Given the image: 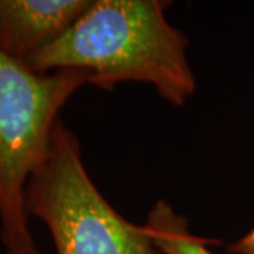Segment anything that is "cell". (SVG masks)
Instances as JSON below:
<instances>
[{
  "label": "cell",
  "mask_w": 254,
  "mask_h": 254,
  "mask_svg": "<svg viewBox=\"0 0 254 254\" xmlns=\"http://www.w3.org/2000/svg\"><path fill=\"white\" fill-rule=\"evenodd\" d=\"M83 85L85 71L34 72L0 51V239L7 254H41L28 226L26 188L60 110Z\"/></svg>",
  "instance_id": "2"
},
{
  "label": "cell",
  "mask_w": 254,
  "mask_h": 254,
  "mask_svg": "<svg viewBox=\"0 0 254 254\" xmlns=\"http://www.w3.org/2000/svg\"><path fill=\"white\" fill-rule=\"evenodd\" d=\"M91 0H0V51L26 64L88 9Z\"/></svg>",
  "instance_id": "4"
},
{
  "label": "cell",
  "mask_w": 254,
  "mask_h": 254,
  "mask_svg": "<svg viewBox=\"0 0 254 254\" xmlns=\"http://www.w3.org/2000/svg\"><path fill=\"white\" fill-rule=\"evenodd\" d=\"M170 1L91 0L68 30L26 61L40 73L79 69L89 85L110 91L140 82L175 108L196 91L187 58L188 38L165 18Z\"/></svg>",
  "instance_id": "1"
},
{
  "label": "cell",
  "mask_w": 254,
  "mask_h": 254,
  "mask_svg": "<svg viewBox=\"0 0 254 254\" xmlns=\"http://www.w3.org/2000/svg\"><path fill=\"white\" fill-rule=\"evenodd\" d=\"M145 230L157 252L164 254H213L208 249L215 240L192 235L188 220L178 215L165 200H157L148 212Z\"/></svg>",
  "instance_id": "5"
},
{
  "label": "cell",
  "mask_w": 254,
  "mask_h": 254,
  "mask_svg": "<svg viewBox=\"0 0 254 254\" xmlns=\"http://www.w3.org/2000/svg\"><path fill=\"white\" fill-rule=\"evenodd\" d=\"M26 203L48 227L57 254H157L144 225L120 216L96 188L78 137L61 119L28 180Z\"/></svg>",
  "instance_id": "3"
},
{
  "label": "cell",
  "mask_w": 254,
  "mask_h": 254,
  "mask_svg": "<svg viewBox=\"0 0 254 254\" xmlns=\"http://www.w3.org/2000/svg\"><path fill=\"white\" fill-rule=\"evenodd\" d=\"M227 250L233 254H254V227L240 240L229 246Z\"/></svg>",
  "instance_id": "6"
}]
</instances>
